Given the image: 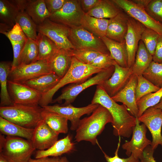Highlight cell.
I'll list each match as a JSON object with an SVG mask.
<instances>
[{
	"mask_svg": "<svg viewBox=\"0 0 162 162\" xmlns=\"http://www.w3.org/2000/svg\"><path fill=\"white\" fill-rule=\"evenodd\" d=\"M152 61V56L140 40L137 51L134 63L132 68V74H143Z\"/></svg>",
	"mask_w": 162,
	"mask_h": 162,
	"instance_id": "f546056e",
	"label": "cell"
},
{
	"mask_svg": "<svg viewBox=\"0 0 162 162\" xmlns=\"http://www.w3.org/2000/svg\"><path fill=\"white\" fill-rule=\"evenodd\" d=\"M85 14L79 0H67L62 8L51 14L49 19L71 28L81 26Z\"/></svg>",
	"mask_w": 162,
	"mask_h": 162,
	"instance_id": "30bf717a",
	"label": "cell"
},
{
	"mask_svg": "<svg viewBox=\"0 0 162 162\" xmlns=\"http://www.w3.org/2000/svg\"><path fill=\"white\" fill-rule=\"evenodd\" d=\"M145 9L152 18L162 24V0H151Z\"/></svg>",
	"mask_w": 162,
	"mask_h": 162,
	"instance_id": "60d3db41",
	"label": "cell"
},
{
	"mask_svg": "<svg viewBox=\"0 0 162 162\" xmlns=\"http://www.w3.org/2000/svg\"><path fill=\"white\" fill-rule=\"evenodd\" d=\"M72 50L59 49L48 61L52 72L61 78L70 67L73 56Z\"/></svg>",
	"mask_w": 162,
	"mask_h": 162,
	"instance_id": "44dd1931",
	"label": "cell"
},
{
	"mask_svg": "<svg viewBox=\"0 0 162 162\" xmlns=\"http://www.w3.org/2000/svg\"><path fill=\"white\" fill-rule=\"evenodd\" d=\"M67 0H44L47 9L51 14L60 9Z\"/></svg>",
	"mask_w": 162,
	"mask_h": 162,
	"instance_id": "bcb514c9",
	"label": "cell"
},
{
	"mask_svg": "<svg viewBox=\"0 0 162 162\" xmlns=\"http://www.w3.org/2000/svg\"><path fill=\"white\" fill-rule=\"evenodd\" d=\"M73 56L80 62L89 64L98 56L102 53L94 50L83 49L72 50Z\"/></svg>",
	"mask_w": 162,
	"mask_h": 162,
	"instance_id": "ab89813d",
	"label": "cell"
},
{
	"mask_svg": "<svg viewBox=\"0 0 162 162\" xmlns=\"http://www.w3.org/2000/svg\"><path fill=\"white\" fill-rule=\"evenodd\" d=\"M0 162H7L4 158L0 154Z\"/></svg>",
	"mask_w": 162,
	"mask_h": 162,
	"instance_id": "11a10c76",
	"label": "cell"
},
{
	"mask_svg": "<svg viewBox=\"0 0 162 162\" xmlns=\"http://www.w3.org/2000/svg\"><path fill=\"white\" fill-rule=\"evenodd\" d=\"M114 66V70L111 77L100 85L111 98L124 88L132 74V68L122 67L116 62Z\"/></svg>",
	"mask_w": 162,
	"mask_h": 162,
	"instance_id": "e0dca14e",
	"label": "cell"
},
{
	"mask_svg": "<svg viewBox=\"0 0 162 162\" xmlns=\"http://www.w3.org/2000/svg\"><path fill=\"white\" fill-rule=\"evenodd\" d=\"M58 162H70L65 157H62L60 158Z\"/></svg>",
	"mask_w": 162,
	"mask_h": 162,
	"instance_id": "db71d44e",
	"label": "cell"
},
{
	"mask_svg": "<svg viewBox=\"0 0 162 162\" xmlns=\"http://www.w3.org/2000/svg\"><path fill=\"white\" fill-rule=\"evenodd\" d=\"M16 22L19 24L28 38L36 41L38 35L37 25L25 11H20Z\"/></svg>",
	"mask_w": 162,
	"mask_h": 162,
	"instance_id": "836d02e7",
	"label": "cell"
},
{
	"mask_svg": "<svg viewBox=\"0 0 162 162\" xmlns=\"http://www.w3.org/2000/svg\"><path fill=\"white\" fill-rule=\"evenodd\" d=\"M41 116L43 120L58 134L68 133V120L66 118L43 107Z\"/></svg>",
	"mask_w": 162,
	"mask_h": 162,
	"instance_id": "4dcf8cb0",
	"label": "cell"
},
{
	"mask_svg": "<svg viewBox=\"0 0 162 162\" xmlns=\"http://www.w3.org/2000/svg\"><path fill=\"white\" fill-rule=\"evenodd\" d=\"M58 135L42 119L34 128L31 140L35 149L45 150L58 140Z\"/></svg>",
	"mask_w": 162,
	"mask_h": 162,
	"instance_id": "ac0fdd59",
	"label": "cell"
},
{
	"mask_svg": "<svg viewBox=\"0 0 162 162\" xmlns=\"http://www.w3.org/2000/svg\"><path fill=\"white\" fill-rule=\"evenodd\" d=\"M154 151L151 145L148 146L144 150L140 159V162H157L154 157Z\"/></svg>",
	"mask_w": 162,
	"mask_h": 162,
	"instance_id": "7dc6e473",
	"label": "cell"
},
{
	"mask_svg": "<svg viewBox=\"0 0 162 162\" xmlns=\"http://www.w3.org/2000/svg\"><path fill=\"white\" fill-rule=\"evenodd\" d=\"M20 10L11 0H0V19L4 24L12 28Z\"/></svg>",
	"mask_w": 162,
	"mask_h": 162,
	"instance_id": "d6a6232c",
	"label": "cell"
},
{
	"mask_svg": "<svg viewBox=\"0 0 162 162\" xmlns=\"http://www.w3.org/2000/svg\"><path fill=\"white\" fill-rule=\"evenodd\" d=\"M129 17L126 13L122 11L110 19L106 37L119 43L125 42Z\"/></svg>",
	"mask_w": 162,
	"mask_h": 162,
	"instance_id": "ffe728a7",
	"label": "cell"
},
{
	"mask_svg": "<svg viewBox=\"0 0 162 162\" xmlns=\"http://www.w3.org/2000/svg\"><path fill=\"white\" fill-rule=\"evenodd\" d=\"M68 38L74 49H91L110 54L101 38L94 35L81 26L70 28Z\"/></svg>",
	"mask_w": 162,
	"mask_h": 162,
	"instance_id": "52a82bcc",
	"label": "cell"
},
{
	"mask_svg": "<svg viewBox=\"0 0 162 162\" xmlns=\"http://www.w3.org/2000/svg\"><path fill=\"white\" fill-rule=\"evenodd\" d=\"M137 81V75L132 74L124 88L111 98L116 102L122 103L132 115L138 118L139 110L135 96Z\"/></svg>",
	"mask_w": 162,
	"mask_h": 162,
	"instance_id": "d6986e66",
	"label": "cell"
},
{
	"mask_svg": "<svg viewBox=\"0 0 162 162\" xmlns=\"http://www.w3.org/2000/svg\"><path fill=\"white\" fill-rule=\"evenodd\" d=\"M152 61L162 64V35L159 34L154 53L152 56Z\"/></svg>",
	"mask_w": 162,
	"mask_h": 162,
	"instance_id": "c3c4849f",
	"label": "cell"
},
{
	"mask_svg": "<svg viewBox=\"0 0 162 162\" xmlns=\"http://www.w3.org/2000/svg\"><path fill=\"white\" fill-rule=\"evenodd\" d=\"M128 26L125 40L128 56V67L131 68L134 63L141 35L146 27L130 16L128 19Z\"/></svg>",
	"mask_w": 162,
	"mask_h": 162,
	"instance_id": "2e32d148",
	"label": "cell"
},
{
	"mask_svg": "<svg viewBox=\"0 0 162 162\" xmlns=\"http://www.w3.org/2000/svg\"><path fill=\"white\" fill-rule=\"evenodd\" d=\"M52 72L46 60H38L29 64H20L11 69L8 80L21 83Z\"/></svg>",
	"mask_w": 162,
	"mask_h": 162,
	"instance_id": "ba28073f",
	"label": "cell"
},
{
	"mask_svg": "<svg viewBox=\"0 0 162 162\" xmlns=\"http://www.w3.org/2000/svg\"><path fill=\"white\" fill-rule=\"evenodd\" d=\"M34 128H24L0 117V131L3 134L31 140Z\"/></svg>",
	"mask_w": 162,
	"mask_h": 162,
	"instance_id": "83f0119b",
	"label": "cell"
},
{
	"mask_svg": "<svg viewBox=\"0 0 162 162\" xmlns=\"http://www.w3.org/2000/svg\"><path fill=\"white\" fill-rule=\"evenodd\" d=\"M70 28L53 22L49 18L37 25V31L47 37L59 49L71 50L74 48L68 38Z\"/></svg>",
	"mask_w": 162,
	"mask_h": 162,
	"instance_id": "9c48e42d",
	"label": "cell"
},
{
	"mask_svg": "<svg viewBox=\"0 0 162 162\" xmlns=\"http://www.w3.org/2000/svg\"><path fill=\"white\" fill-rule=\"evenodd\" d=\"M136 119L131 140L125 142L122 147L125 150V154L128 157L132 154L140 159L144 150L148 146L151 145L152 141L146 137L147 127L145 124L143 123L140 124L138 118H136Z\"/></svg>",
	"mask_w": 162,
	"mask_h": 162,
	"instance_id": "5bb4252c",
	"label": "cell"
},
{
	"mask_svg": "<svg viewBox=\"0 0 162 162\" xmlns=\"http://www.w3.org/2000/svg\"><path fill=\"white\" fill-rule=\"evenodd\" d=\"M36 41L38 49V61H49L59 49L49 38L40 33H38Z\"/></svg>",
	"mask_w": 162,
	"mask_h": 162,
	"instance_id": "1f68e13d",
	"label": "cell"
},
{
	"mask_svg": "<svg viewBox=\"0 0 162 162\" xmlns=\"http://www.w3.org/2000/svg\"><path fill=\"white\" fill-rule=\"evenodd\" d=\"M12 68V62L2 61L0 63V106L14 104L8 89V78Z\"/></svg>",
	"mask_w": 162,
	"mask_h": 162,
	"instance_id": "f1b7e54d",
	"label": "cell"
},
{
	"mask_svg": "<svg viewBox=\"0 0 162 162\" xmlns=\"http://www.w3.org/2000/svg\"><path fill=\"white\" fill-rule=\"evenodd\" d=\"M119 142L118 144L117 148L114 153V155L113 157L109 156L101 148L97 141V144H98L100 148L103 152L104 157L107 162H140L139 159L136 158L132 155L131 154L128 158H120L118 155V152L120 145V138L119 137Z\"/></svg>",
	"mask_w": 162,
	"mask_h": 162,
	"instance_id": "ee69618b",
	"label": "cell"
},
{
	"mask_svg": "<svg viewBox=\"0 0 162 162\" xmlns=\"http://www.w3.org/2000/svg\"><path fill=\"white\" fill-rule=\"evenodd\" d=\"M38 49L36 41L28 38L22 51L20 64H29L38 61Z\"/></svg>",
	"mask_w": 162,
	"mask_h": 162,
	"instance_id": "e575fe53",
	"label": "cell"
},
{
	"mask_svg": "<svg viewBox=\"0 0 162 162\" xmlns=\"http://www.w3.org/2000/svg\"><path fill=\"white\" fill-rule=\"evenodd\" d=\"M88 64L83 63L73 56L70 67L58 83L52 89L43 94L39 105L43 107L52 103L53 97L60 88L68 84L79 83L86 80L92 75L102 70Z\"/></svg>",
	"mask_w": 162,
	"mask_h": 162,
	"instance_id": "3957f363",
	"label": "cell"
},
{
	"mask_svg": "<svg viewBox=\"0 0 162 162\" xmlns=\"http://www.w3.org/2000/svg\"><path fill=\"white\" fill-rule=\"evenodd\" d=\"M132 1L136 4L145 8L148 5L151 0H133Z\"/></svg>",
	"mask_w": 162,
	"mask_h": 162,
	"instance_id": "816d5d0a",
	"label": "cell"
},
{
	"mask_svg": "<svg viewBox=\"0 0 162 162\" xmlns=\"http://www.w3.org/2000/svg\"><path fill=\"white\" fill-rule=\"evenodd\" d=\"M99 105L98 104L91 103L84 107H76L71 104L64 106L56 104L52 106L47 105L43 108L67 118L71 122L70 130H75L78 126L81 117L85 114L89 115Z\"/></svg>",
	"mask_w": 162,
	"mask_h": 162,
	"instance_id": "9a60e30c",
	"label": "cell"
},
{
	"mask_svg": "<svg viewBox=\"0 0 162 162\" xmlns=\"http://www.w3.org/2000/svg\"><path fill=\"white\" fill-rule=\"evenodd\" d=\"M159 35L154 31L146 27L141 35V40L152 56L154 53Z\"/></svg>",
	"mask_w": 162,
	"mask_h": 162,
	"instance_id": "f35d334b",
	"label": "cell"
},
{
	"mask_svg": "<svg viewBox=\"0 0 162 162\" xmlns=\"http://www.w3.org/2000/svg\"><path fill=\"white\" fill-rule=\"evenodd\" d=\"M2 34L5 35L10 41L20 42L26 40L28 38L17 23L9 31Z\"/></svg>",
	"mask_w": 162,
	"mask_h": 162,
	"instance_id": "7bdbcfd3",
	"label": "cell"
},
{
	"mask_svg": "<svg viewBox=\"0 0 162 162\" xmlns=\"http://www.w3.org/2000/svg\"><path fill=\"white\" fill-rule=\"evenodd\" d=\"M145 124L152 136L151 146L154 150L159 145L162 147V110L154 106L148 108L137 118Z\"/></svg>",
	"mask_w": 162,
	"mask_h": 162,
	"instance_id": "4fadbf2b",
	"label": "cell"
},
{
	"mask_svg": "<svg viewBox=\"0 0 162 162\" xmlns=\"http://www.w3.org/2000/svg\"><path fill=\"white\" fill-rule=\"evenodd\" d=\"M42 107L15 104L0 107L2 118L22 127L34 128L42 119Z\"/></svg>",
	"mask_w": 162,
	"mask_h": 162,
	"instance_id": "277c9868",
	"label": "cell"
},
{
	"mask_svg": "<svg viewBox=\"0 0 162 162\" xmlns=\"http://www.w3.org/2000/svg\"><path fill=\"white\" fill-rule=\"evenodd\" d=\"M9 93L14 104L35 106L39 105L42 94L23 83L8 80Z\"/></svg>",
	"mask_w": 162,
	"mask_h": 162,
	"instance_id": "7c38bea8",
	"label": "cell"
},
{
	"mask_svg": "<svg viewBox=\"0 0 162 162\" xmlns=\"http://www.w3.org/2000/svg\"><path fill=\"white\" fill-rule=\"evenodd\" d=\"M59 158H60L59 157L49 158V157H43L36 159L31 158L28 162H58Z\"/></svg>",
	"mask_w": 162,
	"mask_h": 162,
	"instance_id": "f907efd6",
	"label": "cell"
},
{
	"mask_svg": "<svg viewBox=\"0 0 162 162\" xmlns=\"http://www.w3.org/2000/svg\"><path fill=\"white\" fill-rule=\"evenodd\" d=\"M114 69V66H112L103 70L94 76L82 82L71 84L63 88L61 94L57 98L53 100L52 103L57 102L61 103L62 101L64 100V103L62 106L71 104L77 96L83 90L94 85H100L110 78L112 74Z\"/></svg>",
	"mask_w": 162,
	"mask_h": 162,
	"instance_id": "8992f818",
	"label": "cell"
},
{
	"mask_svg": "<svg viewBox=\"0 0 162 162\" xmlns=\"http://www.w3.org/2000/svg\"><path fill=\"white\" fill-rule=\"evenodd\" d=\"M61 79L52 72L23 83L34 89L42 95L53 88Z\"/></svg>",
	"mask_w": 162,
	"mask_h": 162,
	"instance_id": "cb8c5ba5",
	"label": "cell"
},
{
	"mask_svg": "<svg viewBox=\"0 0 162 162\" xmlns=\"http://www.w3.org/2000/svg\"><path fill=\"white\" fill-rule=\"evenodd\" d=\"M26 40L20 42L10 41L12 46L13 51V60L12 62L11 69L19 65L20 56Z\"/></svg>",
	"mask_w": 162,
	"mask_h": 162,
	"instance_id": "f6af8a7d",
	"label": "cell"
},
{
	"mask_svg": "<svg viewBox=\"0 0 162 162\" xmlns=\"http://www.w3.org/2000/svg\"><path fill=\"white\" fill-rule=\"evenodd\" d=\"M75 149V143L72 142L71 136L68 134L64 138L58 140L49 148L37 151L35 158L38 159L49 156L58 157L64 154L74 151Z\"/></svg>",
	"mask_w": 162,
	"mask_h": 162,
	"instance_id": "7402d4cb",
	"label": "cell"
},
{
	"mask_svg": "<svg viewBox=\"0 0 162 162\" xmlns=\"http://www.w3.org/2000/svg\"><path fill=\"white\" fill-rule=\"evenodd\" d=\"M116 63L110 54L101 53L89 65L103 70L114 66Z\"/></svg>",
	"mask_w": 162,
	"mask_h": 162,
	"instance_id": "b9f144b4",
	"label": "cell"
},
{
	"mask_svg": "<svg viewBox=\"0 0 162 162\" xmlns=\"http://www.w3.org/2000/svg\"><path fill=\"white\" fill-rule=\"evenodd\" d=\"M25 11L37 25L41 24L51 15L46 8L44 0H27Z\"/></svg>",
	"mask_w": 162,
	"mask_h": 162,
	"instance_id": "484cf974",
	"label": "cell"
},
{
	"mask_svg": "<svg viewBox=\"0 0 162 162\" xmlns=\"http://www.w3.org/2000/svg\"><path fill=\"white\" fill-rule=\"evenodd\" d=\"M137 84L135 91L136 102L143 96L158 90L160 88L154 85L142 75H137Z\"/></svg>",
	"mask_w": 162,
	"mask_h": 162,
	"instance_id": "74e56055",
	"label": "cell"
},
{
	"mask_svg": "<svg viewBox=\"0 0 162 162\" xmlns=\"http://www.w3.org/2000/svg\"><path fill=\"white\" fill-rule=\"evenodd\" d=\"M154 106L162 110V98L159 103Z\"/></svg>",
	"mask_w": 162,
	"mask_h": 162,
	"instance_id": "f5cc1de1",
	"label": "cell"
},
{
	"mask_svg": "<svg viewBox=\"0 0 162 162\" xmlns=\"http://www.w3.org/2000/svg\"><path fill=\"white\" fill-rule=\"evenodd\" d=\"M0 154L7 162H28L35 148L31 140L0 134Z\"/></svg>",
	"mask_w": 162,
	"mask_h": 162,
	"instance_id": "5b68a950",
	"label": "cell"
},
{
	"mask_svg": "<svg viewBox=\"0 0 162 162\" xmlns=\"http://www.w3.org/2000/svg\"><path fill=\"white\" fill-rule=\"evenodd\" d=\"M142 75L154 86L162 87V64L152 61Z\"/></svg>",
	"mask_w": 162,
	"mask_h": 162,
	"instance_id": "8d00e7d4",
	"label": "cell"
},
{
	"mask_svg": "<svg viewBox=\"0 0 162 162\" xmlns=\"http://www.w3.org/2000/svg\"><path fill=\"white\" fill-rule=\"evenodd\" d=\"M91 104L100 105L110 112L113 120L112 124L114 135L126 138L130 136L136 124V119L130 114L125 105L118 104L100 85L96 86Z\"/></svg>",
	"mask_w": 162,
	"mask_h": 162,
	"instance_id": "6da1fadb",
	"label": "cell"
},
{
	"mask_svg": "<svg viewBox=\"0 0 162 162\" xmlns=\"http://www.w3.org/2000/svg\"><path fill=\"white\" fill-rule=\"evenodd\" d=\"M109 123H113L111 114L105 108L99 104L90 116L80 119L76 130L75 140L78 142L89 141L95 145L98 141L97 136Z\"/></svg>",
	"mask_w": 162,
	"mask_h": 162,
	"instance_id": "7a4b0ae2",
	"label": "cell"
},
{
	"mask_svg": "<svg viewBox=\"0 0 162 162\" xmlns=\"http://www.w3.org/2000/svg\"><path fill=\"white\" fill-rule=\"evenodd\" d=\"M129 16L138 21L146 27L162 35V24L152 18L145 8L130 0H112Z\"/></svg>",
	"mask_w": 162,
	"mask_h": 162,
	"instance_id": "8fae6325",
	"label": "cell"
},
{
	"mask_svg": "<svg viewBox=\"0 0 162 162\" xmlns=\"http://www.w3.org/2000/svg\"><path fill=\"white\" fill-rule=\"evenodd\" d=\"M109 20L99 19L85 14L81 26L96 36L102 38L106 36Z\"/></svg>",
	"mask_w": 162,
	"mask_h": 162,
	"instance_id": "4316f807",
	"label": "cell"
},
{
	"mask_svg": "<svg viewBox=\"0 0 162 162\" xmlns=\"http://www.w3.org/2000/svg\"><path fill=\"white\" fill-rule=\"evenodd\" d=\"M162 98V87L156 92L147 94L137 101L139 110L138 118L147 109L158 104Z\"/></svg>",
	"mask_w": 162,
	"mask_h": 162,
	"instance_id": "d590c367",
	"label": "cell"
},
{
	"mask_svg": "<svg viewBox=\"0 0 162 162\" xmlns=\"http://www.w3.org/2000/svg\"><path fill=\"white\" fill-rule=\"evenodd\" d=\"M101 38L116 62L122 67H128V56L125 42L119 43L106 36Z\"/></svg>",
	"mask_w": 162,
	"mask_h": 162,
	"instance_id": "603a6c76",
	"label": "cell"
},
{
	"mask_svg": "<svg viewBox=\"0 0 162 162\" xmlns=\"http://www.w3.org/2000/svg\"><path fill=\"white\" fill-rule=\"evenodd\" d=\"M122 10L112 0H100L86 14L98 18L110 19L115 16Z\"/></svg>",
	"mask_w": 162,
	"mask_h": 162,
	"instance_id": "d4e9b609",
	"label": "cell"
},
{
	"mask_svg": "<svg viewBox=\"0 0 162 162\" xmlns=\"http://www.w3.org/2000/svg\"><path fill=\"white\" fill-rule=\"evenodd\" d=\"M100 0H80L81 8L84 12L86 14L94 8Z\"/></svg>",
	"mask_w": 162,
	"mask_h": 162,
	"instance_id": "681fc988",
	"label": "cell"
}]
</instances>
